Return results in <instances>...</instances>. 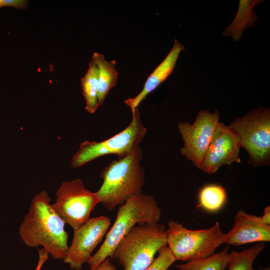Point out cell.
I'll return each mask as SVG.
<instances>
[{"mask_svg":"<svg viewBox=\"0 0 270 270\" xmlns=\"http://www.w3.org/2000/svg\"><path fill=\"white\" fill-rule=\"evenodd\" d=\"M110 224V218L102 216L90 218L74 230L71 244L63 259L64 264L74 270H80L88 262L91 254L102 240Z\"/></svg>","mask_w":270,"mask_h":270,"instance_id":"obj_10","label":"cell"},{"mask_svg":"<svg viewBox=\"0 0 270 270\" xmlns=\"http://www.w3.org/2000/svg\"><path fill=\"white\" fill-rule=\"evenodd\" d=\"M219 116L217 110L212 114L201 110L192 124L180 122L178 125L184 142L180 152L198 168L219 123Z\"/></svg>","mask_w":270,"mask_h":270,"instance_id":"obj_9","label":"cell"},{"mask_svg":"<svg viewBox=\"0 0 270 270\" xmlns=\"http://www.w3.org/2000/svg\"><path fill=\"white\" fill-rule=\"evenodd\" d=\"M90 270H118L109 257L105 258L94 268Z\"/></svg>","mask_w":270,"mask_h":270,"instance_id":"obj_22","label":"cell"},{"mask_svg":"<svg viewBox=\"0 0 270 270\" xmlns=\"http://www.w3.org/2000/svg\"><path fill=\"white\" fill-rule=\"evenodd\" d=\"M184 47L176 39L172 48L162 62L146 81L142 91L135 97L124 100L131 110L137 108L150 93L155 90L172 72L182 51Z\"/></svg>","mask_w":270,"mask_h":270,"instance_id":"obj_13","label":"cell"},{"mask_svg":"<svg viewBox=\"0 0 270 270\" xmlns=\"http://www.w3.org/2000/svg\"><path fill=\"white\" fill-rule=\"evenodd\" d=\"M166 230L164 225L158 222L136 226L120 242L110 258L123 270H145L156 253L166 246Z\"/></svg>","mask_w":270,"mask_h":270,"instance_id":"obj_4","label":"cell"},{"mask_svg":"<svg viewBox=\"0 0 270 270\" xmlns=\"http://www.w3.org/2000/svg\"><path fill=\"white\" fill-rule=\"evenodd\" d=\"M263 0H240L238 8L233 21L223 31L224 36H230L234 41L241 38L245 28L253 27L258 20V16L254 13L253 8Z\"/></svg>","mask_w":270,"mask_h":270,"instance_id":"obj_14","label":"cell"},{"mask_svg":"<svg viewBox=\"0 0 270 270\" xmlns=\"http://www.w3.org/2000/svg\"><path fill=\"white\" fill-rule=\"evenodd\" d=\"M48 258V254L43 248L38 250V258L35 270H41L44 264Z\"/></svg>","mask_w":270,"mask_h":270,"instance_id":"obj_23","label":"cell"},{"mask_svg":"<svg viewBox=\"0 0 270 270\" xmlns=\"http://www.w3.org/2000/svg\"><path fill=\"white\" fill-rule=\"evenodd\" d=\"M265 248L262 242L240 252L232 250L229 253L228 270H256L252 266L254 262Z\"/></svg>","mask_w":270,"mask_h":270,"instance_id":"obj_19","label":"cell"},{"mask_svg":"<svg viewBox=\"0 0 270 270\" xmlns=\"http://www.w3.org/2000/svg\"><path fill=\"white\" fill-rule=\"evenodd\" d=\"M100 202L96 192L84 186L80 178L62 182L56 192L52 206L56 213L73 230L78 228L90 218L95 206Z\"/></svg>","mask_w":270,"mask_h":270,"instance_id":"obj_8","label":"cell"},{"mask_svg":"<svg viewBox=\"0 0 270 270\" xmlns=\"http://www.w3.org/2000/svg\"><path fill=\"white\" fill-rule=\"evenodd\" d=\"M168 224L166 246L176 260L205 258L223 244L225 234L218 222L210 228L196 230L188 229L173 220H170Z\"/></svg>","mask_w":270,"mask_h":270,"instance_id":"obj_5","label":"cell"},{"mask_svg":"<svg viewBox=\"0 0 270 270\" xmlns=\"http://www.w3.org/2000/svg\"><path fill=\"white\" fill-rule=\"evenodd\" d=\"M262 270H270V267H266L262 268Z\"/></svg>","mask_w":270,"mask_h":270,"instance_id":"obj_25","label":"cell"},{"mask_svg":"<svg viewBox=\"0 0 270 270\" xmlns=\"http://www.w3.org/2000/svg\"><path fill=\"white\" fill-rule=\"evenodd\" d=\"M238 135L241 147L254 166L268 164L270 156V108L259 107L234 120L230 126Z\"/></svg>","mask_w":270,"mask_h":270,"instance_id":"obj_7","label":"cell"},{"mask_svg":"<svg viewBox=\"0 0 270 270\" xmlns=\"http://www.w3.org/2000/svg\"><path fill=\"white\" fill-rule=\"evenodd\" d=\"M161 210L155 198L142 192L134 194L120 206L116 220L96 252L88 262L90 270L110 257L122 239L134 226L158 222Z\"/></svg>","mask_w":270,"mask_h":270,"instance_id":"obj_3","label":"cell"},{"mask_svg":"<svg viewBox=\"0 0 270 270\" xmlns=\"http://www.w3.org/2000/svg\"><path fill=\"white\" fill-rule=\"evenodd\" d=\"M229 247L205 258L188 261L174 266L180 270H226L229 263Z\"/></svg>","mask_w":270,"mask_h":270,"instance_id":"obj_17","label":"cell"},{"mask_svg":"<svg viewBox=\"0 0 270 270\" xmlns=\"http://www.w3.org/2000/svg\"><path fill=\"white\" fill-rule=\"evenodd\" d=\"M28 4L26 0H0V8L4 6H12L18 9L26 10Z\"/></svg>","mask_w":270,"mask_h":270,"instance_id":"obj_21","label":"cell"},{"mask_svg":"<svg viewBox=\"0 0 270 270\" xmlns=\"http://www.w3.org/2000/svg\"><path fill=\"white\" fill-rule=\"evenodd\" d=\"M80 84L86 100L85 108L88 112L94 114L100 106L98 97V70L92 58L86 74L81 78Z\"/></svg>","mask_w":270,"mask_h":270,"instance_id":"obj_16","label":"cell"},{"mask_svg":"<svg viewBox=\"0 0 270 270\" xmlns=\"http://www.w3.org/2000/svg\"><path fill=\"white\" fill-rule=\"evenodd\" d=\"M198 206L214 212L219 210L225 204L226 194L220 185L210 184L202 188L198 194Z\"/></svg>","mask_w":270,"mask_h":270,"instance_id":"obj_18","label":"cell"},{"mask_svg":"<svg viewBox=\"0 0 270 270\" xmlns=\"http://www.w3.org/2000/svg\"><path fill=\"white\" fill-rule=\"evenodd\" d=\"M240 147L238 134L230 126L219 122L199 168L212 174L222 165L240 162Z\"/></svg>","mask_w":270,"mask_h":270,"instance_id":"obj_11","label":"cell"},{"mask_svg":"<svg viewBox=\"0 0 270 270\" xmlns=\"http://www.w3.org/2000/svg\"><path fill=\"white\" fill-rule=\"evenodd\" d=\"M262 223L270 225V206H267L264 208V214L260 216Z\"/></svg>","mask_w":270,"mask_h":270,"instance_id":"obj_24","label":"cell"},{"mask_svg":"<svg viewBox=\"0 0 270 270\" xmlns=\"http://www.w3.org/2000/svg\"><path fill=\"white\" fill-rule=\"evenodd\" d=\"M131 111V122L119 133L102 142L86 140L82 142L72 156L71 166L78 168L106 155L116 154L118 158H121L130 154L138 146L146 134V128L142 122L138 108Z\"/></svg>","mask_w":270,"mask_h":270,"instance_id":"obj_6","label":"cell"},{"mask_svg":"<svg viewBox=\"0 0 270 270\" xmlns=\"http://www.w3.org/2000/svg\"><path fill=\"white\" fill-rule=\"evenodd\" d=\"M94 60L98 70V97L99 106L102 105L109 91L116 84L118 72L116 61H108L102 54L94 52Z\"/></svg>","mask_w":270,"mask_h":270,"instance_id":"obj_15","label":"cell"},{"mask_svg":"<svg viewBox=\"0 0 270 270\" xmlns=\"http://www.w3.org/2000/svg\"><path fill=\"white\" fill-rule=\"evenodd\" d=\"M143 154L140 146L124 157L110 162L102 170V183L96 192L108 210L121 206L132 196L142 192L144 170L140 164Z\"/></svg>","mask_w":270,"mask_h":270,"instance_id":"obj_2","label":"cell"},{"mask_svg":"<svg viewBox=\"0 0 270 270\" xmlns=\"http://www.w3.org/2000/svg\"><path fill=\"white\" fill-rule=\"evenodd\" d=\"M151 264L145 270H167L176 260L167 246L162 248Z\"/></svg>","mask_w":270,"mask_h":270,"instance_id":"obj_20","label":"cell"},{"mask_svg":"<svg viewBox=\"0 0 270 270\" xmlns=\"http://www.w3.org/2000/svg\"><path fill=\"white\" fill-rule=\"evenodd\" d=\"M270 241V225L262 223L260 216L240 210L235 216L233 228L225 234L223 243L240 246Z\"/></svg>","mask_w":270,"mask_h":270,"instance_id":"obj_12","label":"cell"},{"mask_svg":"<svg viewBox=\"0 0 270 270\" xmlns=\"http://www.w3.org/2000/svg\"><path fill=\"white\" fill-rule=\"evenodd\" d=\"M47 192L41 190L32 200L19 228V234L28 247L42 246L56 260L64 258L68 248L64 222L50 204Z\"/></svg>","mask_w":270,"mask_h":270,"instance_id":"obj_1","label":"cell"}]
</instances>
